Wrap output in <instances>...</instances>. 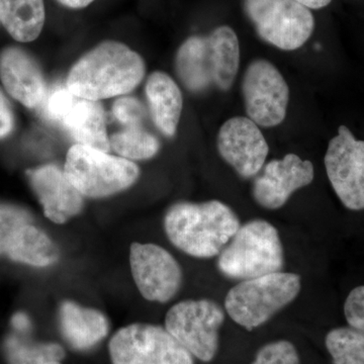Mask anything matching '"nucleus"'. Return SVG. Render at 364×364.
I'll return each mask as SVG.
<instances>
[{
	"label": "nucleus",
	"mask_w": 364,
	"mask_h": 364,
	"mask_svg": "<svg viewBox=\"0 0 364 364\" xmlns=\"http://www.w3.org/2000/svg\"><path fill=\"white\" fill-rule=\"evenodd\" d=\"M145 64L140 55L122 43L104 42L72 67L66 85L73 95L98 102L124 95L140 85Z\"/></svg>",
	"instance_id": "f257e3e1"
},
{
	"label": "nucleus",
	"mask_w": 364,
	"mask_h": 364,
	"mask_svg": "<svg viewBox=\"0 0 364 364\" xmlns=\"http://www.w3.org/2000/svg\"><path fill=\"white\" fill-rule=\"evenodd\" d=\"M240 226L236 213L220 200L177 203L164 218L170 242L182 252L205 259L219 255Z\"/></svg>",
	"instance_id": "f03ea898"
},
{
	"label": "nucleus",
	"mask_w": 364,
	"mask_h": 364,
	"mask_svg": "<svg viewBox=\"0 0 364 364\" xmlns=\"http://www.w3.org/2000/svg\"><path fill=\"white\" fill-rule=\"evenodd\" d=\"M177 76L193 92L214 87L231 90L239 66L240 45L233 28L219 26L208 36L184 41L176 55Z\"/></svg>",
	"instance_id": "7ed1b4c3"
},
{
	"label": "nucleus",
	"mask_w": 364,
	"mask_h": 364,
	"mask_svg": "<svg viewBox=\"0 0 364 364\" xmlns=\"http://www.w3.org/2000/svg\"><path fill=\"white\" fill-rule=\"evenodd\" d=\"M217 267L227 279L240 282L282 272L284 251L277 228L260 219L241 225L218 255Z\"/></svg>",
	"instance_id": "20e7f679"
},
{
	"label": "nucleus",
	"mask_w": 364,
	"mask_h": 364,
	"mask_svg": "<svg viewBox=\"0 0 364 364\" xmlns=\"http://www.w3.org/2000/svg\"><path fill=\"white\" fill-rule=\"evenodd\" d=\"M301 289V277L293 272L242 280L228 291L225 310L236 324L252 331L293 303Z\"/></svg>",
	"instance_id": "39448f33"
},
{
	"label": "nucleus",
	"mask_w": 364,
	"mask_h": 364,
	"mask_svg": "<svg viewBox=\"0 0 364 364\" xmlns=\"http://www.w3.org/2000/svg\"><path fill=\"white\" fill-rule=\"evenodd\" d=\"M64 172L79 193L100 198L130 188L138 179V166L90 146L76 144L67 153Z\"/></svg>",
	"instance_id": "423d86ee"
},
{
	"label": "nucleus",
	"mask_w": 364,
	"mask_h": 364,
	"mask_svg": "<svg viewBox=\"0 0 364 364\" xmlns=\"http://www.w3.org/2000/svg\"><path fill=\"white\" fill-rule=\"evenodd\" d=\"M243 9L260 39L284 51L303 47L315 28L310 9L296 0H243Z\"/></svg>",
	"instance_id": "0eeeda50"
},
{
	"label": "nucleus",
	"mask_w": 364,
	"mask_h": 364,
	"mask_svg": "<svg viewBox=\"0 0 364 364\" xmlns=\"http://www.w3.org/2000/svg\"><path fill=\"white\" fill-rule=\"evenodd\" d=\"M225 311L212 299H188L172 306L165 329L191 355L208 363L219 348V331Z\"/></svg>",
	"instance_id": "6e6552de"
},
{
	"label": "nucleus",
	"mask_w": 364,
	"mask_h": 364,
	"mask_svg": "<svg viewBox=\"0 0 364 364\" xmlns=\"http://www.w3.org/2000/svg\"><path fill=\"white\" fill-rule=\"evenodd\" d=\"M40 107L46 119L62 127L77 144L111 150L100 102L73 95L66 85H56L47 91Z\"/></svg>",
	"instance_id": "1a4fd4ad"
},
{
	"label": "nucleus",
	"mask_w": 364,
	"mask_h": 364,
	"mask_svg": "<svg viewBox=\"0 0 364 364\" xmlns=\"http://www.w3.org/2000/svg\"><path fill=\"white\" fill-rule=\"evenodd\" d=\"M112 364H193V355L165 328L132 324L109 342Z\"/></svg>",
	"instance_id": "9d476101"
},
{
	"label": "nucleus",
	"mask_w": 364,
	"mask_h": 364,
	"mask_svg": "<svg viewBox=\"0 0 364 364\" xmlns=\"http://www.w3.org/2000/svg\"><path fill=\"white\" fill-rule=\"evenodd\" d=\"M247 117L265 128L279 126L287 117L289 87L272 62L256 59L249 64L242 80Z\"/></svg>",
	"instance_id": "9b49d317"
},
{
	"label": "nucleus",
	"mask_w": 364,
	"mask_h": 364,
	"mask_svg": "<svg viewBox=\"0 0 364 364\" xmlns=\"http://www.w3.org/2000/svg\"><path fill=\"white\" fill-rule=\"evenodd\" d=\"M324 163L328 178L344 207L364 210V141L346 126L330 140Z\"/></svg>",
	"instance_id": "f8f14e48"
},
{
	"label": "nucleus",
	"mask_w": 364,
	"mask_h": 364,
	"mask_svg": "<svg viewBox=\"0 0 364 364\" xmlns=\"http://www.w3.org/2000/svg\"><path fill=\"white\" fill-rule=\"evenodd\" d=\"M132 274L143 298L167 303L181 289L182 270L176 258L156 244H132Z\"/></svg>",
	"instance_id": "ddd939ff"
},
{
	"label": "nucleus",
	"mask_w": 364,
	"mask_h": 364,
	"mask_svg": "<svg viewBox=\"0 0 364 364\" xmlns=\"http://www.w3.org/2000/svg\"><path fill=\"white\" fill-rule=\"evenodd\" d=\"M217 146L223 159L243 178L257 176L269 152L259 127L247 117L225 122L218 134Z\"/></svg>",
	"instance_id": "4468645a"
},
{
	"label": "nucleus",
	"mask_w": 364,
	"mask_h": 364,
	"mask_svg": "<svg viewBox=\"0 0 364 364\" xmlns=\"http://www.w3.org/2000/svg\"><path fill=\"white\" fill-rule=\"evenodd\" d=\"M256 176L252 186L254 200L267 210H279L294 191L312 183L315 177L313 163L289 153L282 159L272 160Z\"/></svg>",
	"instance_id": "2eb2a0df"
},
{
	"label": "nucleus",
	"mask_w": 364,
	"mask_h": 364,
	"mask_svg": "<svg viewBox=\"0 0 364 364\" xmlns=\"http://www.w3.org/2000/svg\"><path fill=\"white\" fill-rule=\"evenodd\" d=\"M26 176L50 221L64 224L82 210L83 196L59 167L44 165L28 170Z\"/></svg>",
	"instance_id": "dca6fc26"
},
{
	"label": "nucleus",
	"mask_w": 364,
	"mask_h": 364,
	"mask_svg": "<svg viewBox=\"0 0 364 364\" xmlns=\"http://www.w3.org/2000/svg\"><path fill=\"white\" fill-rule=\"evenodd\" d=\"M0 79L7 92L28 109L40 107L44 102L48 90L42 71L20 48H6L0 54Z\"/></svg>",
	"instance_id": "f3484780"
},
{
	"label": "nucleus",
	"mask_w": 364,
	"mask_h": 364,
	"mask_svg": "<svg viewBox=\"0 0 364 364\" xmlns=\"http://www.w3.org/2000/svg\"><path fill=\"white\" fill-rule=\"evenodd\" d=\"M60 325L67 342L73 348L86 350L107 336L109 326L107 317L95 310L65 301L60 309Z\"/></svg>",
	"instance_id": "a211bd4d"
},
{
	"label": "nucleus",
	"mask_w": 364,
	"mask_h": 364,
	"mask_svg": "<svg viewBox=\"0 0 364 364\" xmlns=\"http://www.w3.org/2000/svg\"><path fill=\"white\" fill-rule=\"evenodd\" d=\"M153 122L167 136L176 135L181 119L183 100L176 81L164 72L151 74L146 83Z\"/></svg>",
	"instance_id": "6ab92c4d"
},
{
	"label": "nucleus",
	"mask_w": 364,
	"mask_h": 364,
	"mask_svg": "<svg viewBox=\"0 0 364 364\" xmlns=\"http://www.w3.org/2000/svg\"><path fill=\"white\" fill-rule=\"evenodd\" d=\"M45 20L44 0H0V23L18 42L37 39Z\"/></svg>",
	"instance_id": "aec40b11"
},
{
	"label": "nucleus",
	"mask_w": 364,
	"mask_h": 364,
	"mask_svg": "<svg viewBox=\"0 0 364 364\" xmlns=\"http://www.w3.org/2000/svg\"><path fill=\"white\" fill-rule=\"evenodd\" d=\"M6 255L31 267H48L58 260L59 250L42 229L28 223L14 234Z\"/></svg>",
	"instance_id": "412c9836"
},
{
	"label": "nucleus",
	"mask_w": 364,
	"mask_h": 364,
	"mask_svg": "<svg viewBox=\"0 0 364 364\" xmlns=\"http://www.w3.org/2000/svg\"><path fill=\"white\" fill-rule=\"evenodd\" d=\"M4 353L9 364H62L65 352L57 343H36L21 333L7 336Z\"/></svg>",
	"instance_id": "4be33fe9"
},
{
	"label": "nucleus",
	"mask_w": 364,
	"mask_h": 364,
	"mask_svg": "<svg viewBox=\"0 0 364 364\" xmlns=\"http://www.w3.org/2000/svg\"><path fill=\"white\" fill-rule=\"evenodd\" d=\"M109 143L114 152L128 160L150 159L160 149L156 136L142 127H126L123 131L114 134Z\"/></svg>",
	"instance_id": "5701e85b"
},
{
	"label": "nucleus",
	"mask_w": 364,
	"mask_h": 364,
	"mask_svg": "<svg viewBox=\"0 0 364 364\" xmlns=\"http://www.w3.org/2000/svg\"><path fill=\"white\" fill-rule=\"evenodd\" d=\"M326 347L334 364H364V334L351 327L328 333Z\"/></svg>",
	"instance_id": "b1692460"
},
{
	"label": "nucleus",
	"mask_w": 364,
	"mask_h": 364,
	"mask_svg": "<svg viewBox=\"0 0 364 364\" xmlns=\"http://www.w3.org/2000/svg\"><path fill=\"white\" fill-rule=\"evenodd\" d=\"M32 221V217L23 208L0 203V255H6L9 242L18 229Z\"/></svg>",
	"instance_id": "393cba45"
},
{
	"label": "nucleus",
	"mask_w": 364,
	"mask_h": 364,
	"mask_svg": "<svg viewBox=\"0 0 364 364\" xmlns=\"http://www.w3.org/2000/svg\"><path fill=\"white\" fill-rule=\"evenodd\" d=\"M251 364H299V356L291 342L279 340L264 345Z\"/></svg>",
	"instance_id": "a878e982"
},
{
	"label": "nucleus",
	"mask_w": 364,
	"mask_h": 364,
	"mask_svg": "<svg viewBox=\"0 0 364 364\" xmlns=\"http://www.w3.org/2000/svg\"><path fill=\"white\" fill-rule=\"evenodd\" d=\"M112 114L126 127H141L146 116L143 105L134 97H121L116 100Z\"/></svg>",
	"instance_id": "bb28decb"
},
{
	"label": "nucleus",
	"mask_w": 364,
	"mask_h": 364,
	"mask_svg": "<svg viewBox=\"0 0 364 364\" xmlns=\"http://www.w3.org/2000/svg\"><path fill=\"white\" fill-rule=\"evenodd\" d=\"M344 315L349 327L364 334V286L349 293L344 304Z\"/></svg>",
	"instance_id": "cd10ccee"
},
{
	"label": "nucleus",
	"mask_w": 364,
	"mask_h": 364,
	"mask_svg": "<svg viewBox=\"0 0 364 364\" xmlns=\"http://www.w3.org/2000/svg\"><path fill=\"white\" fill-rule=\"evenodd\" d=\"M14 129L13 109L7 98L0 90V139L11 135Z\"/></svg>",
	"instance_id": "c85d7f7f"
},
{
	"label": "nucleus",
	"mask_w": 364,
	"mask_h": 364,
	"mask_svg": "<svg viewBox=\"0 0 364 364\" xmlns=\"http://www.w3.org/2000/svg\"><path fill=\"white\" fill-rule=\"evenodd\" d=\"M13 326L16 332L23 334L28 332L31 328L30 318L23 313H18L13 317Z\"/></svg>",
	"instance_id": "c756f323"
},
{
	"label": "nucleus",
	"mask_w": 364,
	"mask_h": 364,
	"mask_svg": "<svg viewBox=\"0 0 364 364\" xmlns=\"http://www.w3.org/2000/svg\"><path fill=\"white\" fill-rule=\"evenodd\" d=\"M296 1L309 9H321L329 6L332 0H296Z\"/></svg>",
	"instance_id": "7c9ffc66"
},
{
	"label": "nucleus",
	"mask_w": 364,
	"mask_h": 364,
	"mask_svg": "<svg viewBox=\"0 0 364 364\" xmlns=\"http://www.w3.org/2000/svg\"><path fill=\"white\" fill-rule=\"evenodd\" d=\"M62 6L70 7V9H83L90 6L95 0H57Z\"/></svg>",
	"instance_id": "2f4dec72"
}]
</instances>
